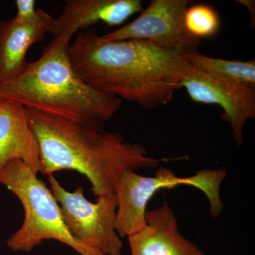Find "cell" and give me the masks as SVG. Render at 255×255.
I'll return each mask as SVG.
<instances>
[{
    "label": "cell",
    "mask_w": 255,
    "mask_h": 255,
    "mask_svg": "<svg viewBox=\"0 0 255 255\" xmlns=\"http://www.w3.org/2000/svg\"><path fill=\"white\" fill-rule=\"evenodd\" d=\"M80 31L68 48L75 73L99 91L155 110L169 103L192 70L184 57L142 40L103 41Z\"/></svg>",
    "instance_id": "6da1fadb"
},
{
    "label": "cell",
    "mask_w": 255,
    "mask_h": 255,
    "mask_svg": "<svg viewBox=\"0 0 255 255\" xmlns=\"http://www.w3.org/2000/svg\"><path fill=\"white\" fill-rule=\"evenodd\" d=\"M25 112L39 146L41 173L77 171L89 179L97 198L115 194L124 172L158 166L143 146L126 141L121 134L31 109Z\"/></svg>",
    "instance_id": "7a4b0ae2"
},
{
    "label": "cell",
    "mask_w": 255,
    "mask_h": 255,
    "mask_svg": "<svg viewBox=\"0 0 255 255\" xmlns=\"http://www.w3.org/2000/svg\"><path fill=\"white\" fill-rule=\"evenodd\" d=\"M70 43L53 38L41 56L16 78L0 87V100L104 130L122 105L118 97L96 90L75 73Z\"/></svg>",
    "instance_id": "3957f363"
},
{
    "label": "cell",
    "mask_w": 255,
    "mask_h": 255,
    "mask_svg": "<svg viewBox=\"0 0 255 255\" xmlns=\"http://www.w3.org/2000/svg\"><path fill=\"white\" fill-rule=\"evenodd\" d=\"M0 184L19 199L24 210L22 225L7 241L12 251H31L46 240H55L80 255H99L72 236L51 190L21 160L12 161L0 171Z\"/></svg>",
    "instance_id": "277c9868"
},
{
    "label": "cell",
    "mask_w": 255,
    "mask_h": 255,
    "mask_svg": "<svg viewBox=\"0 0 255 255\" xmlns=\"http://www.w3.org/2000/svg\"><path fill=\"white\" fill-rule=\"evenodd\" d=\"M227 176L226 169H203L189 177H178L173 171L160 167L153 177H145L135 171H127L115 187L117 199L116 230L121 238L128 237L145 225L147 204L159 189L179 186L196 188L204 193L209 203L211 216L217 218L223 209L221 184Z\"/></svg>",
    "instance_id": "5b68a950"
},
{
    "label": "cell",
    "mask_w": 255,
    "mask_h": 255,
    "mask_svg": "<svg viewBox=\"0 0 255 255\" xmlns=\"http://www.w3.org/2000/svg\"><path fill=\"white\" fill-rule=\"evenodd\" d=\"M48 181L72 236L99 255H122L123 242L116 230L115 194L100 196L92 203L85 198L81 187L70 192L53 174L48 175Z\"/></svg>",
    "instance_id": "8992f818"
},
{
    "label": "cell",
    "mask_w": 255,
    "mask_h": 255,
    "mask_svg": "<svg viewBox=\"0 0 255 255\" xmlns=\"http://www.w3.org/2000/svg\"><path fill=\"white\" fill-rule=\"evenodd\" d=\"M191 0H152L135 20L100 36L103 41L142 40L184 57L197 53L201 40L186 27L184 17Z\"/></svg>",
    "instance_id": "52a82bcc"
},
{
    "label": "cell",
    "mask_w": 255,
    "mask_h": 255,
    "mask_svg": "<svg viewBox=\"0 0 255 255\" xmlns=\"http://www.w3.org/2000/svg\"><path fill=\"white\" fill-rule=\"evenodd\" d=\"M180 87L185 89L193 102L220 106L223 112L221 119L231 126L235 141L238 146L243 144L245 126L255 119V85L232 81L192 68Z\"/></svg>",
    "instance_id": "ba28073f"
},
{
    "label": "cell",
    "mask_w": 255,
    "mask_h": 255,
    "mask_svg": "<svg viewBox=\"0 0 255 255\" xmlns=\"http://www.w3.org/2000/svg\"><path fill=\"white\" fill-rule=\"evenodd\" d=\"M142 9L140 0H68L48 33L54 38L70 43L78 31L89 29L100 21L109 26H119Z\"/></svg>",
    "instance_id": "9c48e42d"
},
{
    "label": "cell",
    "mask_w": 255,
    "mask_h": 255,
    "mask_svg": "<svg viewBox=\"0 0 255 255\" xmlns=\"http://www.w3.org/2000/svg\"><path fill=\"white\" fill-rule=\"evenodd\" d=\"M127 238L130 255H205L180 233L174 211L167 202L146 211L145 226Z\"/></svg>",
    "instance_id": "30bf717a"
},
{
    "label": "cell",
    "mask_w": 255,
    "mask_h": 255,
    "mask_svg": "<svg viewBox=\"0 0 255 255\" xmlns=\"http://www.w3.org/2000/svg\"><path fill=\"white\" fill-rule=\"evenodd\" d=\"M55 18L38 9L33 21L21 23L14 17L0 21V87L14 80L27 65L30 47L44 38Z\"/></svg>",
    "instance_id": "8fae6325"
},
{
    "label": "cell",
    "mask_w": 255,
    "mask_h": 255,
    "mask_svg": "<svg viewBox=\"0 0 255 255\" xmlns=\"http://www.w3.org/2000/svg\"><path fill=\"white\" fill-rule=\"evenodd\" d=\"M14 160L41 172L39 146L25 107L16 101L0 100V171Z\"/></svg>",
    "instance_id": "7c38bea8"
},
{
    "label": "cell",
    "mask_w": 255,
    "mask_h": 255,
    "mask_svg": "<svg viewBox=\"0 0 255 255\" xmlns=\"http://www.w3.org/2000/svg\"><path fill=\"white\" fill-rule=\"evenodd\" d=\"M187 63L196 70L232 81L255 85V60L241 61L215 58L199 52L184 56Z\"/></svg>",
    "instance_id": "4fadbf2b"
},
{
    "label": "cell",
    "mask_w": 255,
    "mask_h": 255,
    "mask_svg": "<svg viewBox=\"0 0 255 255\" xmlns=\"http://www.w3.org/2000/svg\"><path fill=\"white\" fill-rule=\"evenodd\" d=\"M184 21L189 33L200 40L214 36L220 28L219 14L214 8L206 4L188 7Z\"/></svg>",
    "instance_id": "5bb4252c"
},
{
    "label": "cell",
    "mask_w": 255,
    "mask_h": 255,
    "mask_svg": "<svg viewBox=\"0 0 255 255\" xmlns=\"http://www.w3.org/2000/svg\"><path fill=\"white\" fill-rule=\"evenodd\" d=\"M15 5L16 14L14 17L19 22H31L38 16V9L34 0H16Z\"/></svg>",
    "instance_id": "9a60e30c"
},
{
    "label": "cell",
    "mask_w": 255,
    "mask_h": 255,
    "mask_svg": "<svg viewBox=\"0 0 255 255\" xmlns=\"http://www.w3.org/2000/svg\"><path fill=\"white\" fill-rule=\"evenodd\" d=\"M238 2L246 6L249 11L251 16V28H254L255 25V1L254 0H238Z\"/></svg>",
    "instance_id": "2e32d148"
}]
</instances>
